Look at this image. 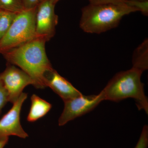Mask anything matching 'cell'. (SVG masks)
Wrapping results in <instances>:
<instances>
[{
    "instance_id": "cell-1",
    "label": "cell",
    "mask_w": 148,
    "mask_h": 148,
    "mask_svg": "<svg viewBox=\"0 0 148 148\" xmlns=\"http://www.w3.org/2000/svg\"><path fill=\"white\" fill-rule=\"evenodd\" d=\"M46 42L43 39L36 38L2 54L7 63L18 66L27 73L38 89L47 87L46 75L53 69L46 52Z\"/></svg>"
},
{
    "instance_id": "cell-2",
    "label": "cell",
    "mask_w": 148,
    "mask_h": 148,
    "mask_svg": "<svg viewBox=\"0 0 148 148\" xmlns=\"http://www.w3.org/2000/svg\"><path fill=\"white\" fill-rule=\"evenodd\" d=\"M138 11L128 3H89L82 9L79 27L84 32L100 34L118 26L123 17Z\"/></svg>"
},
{
    "instance_id": "cell-3",
    "label": "cell",
    "mask_w": 148,
    "mask_h": 148,
    "mask_svg": "<svg viewBox=\"0 0 148 148\" xmlns=\"http://www.w3.org/2000/svg\"><path fill=\"white\" fill-rule=\"evenodd\" d=\"M143 73L132 67L116 74L101 91L104 100L119 102L132 98L139 110H144L148 114V99L141 79Z\"/></svg>"
},
{
    "instance_id": "cell-4",
    "label": "cell",
    "mask_w": 148,
    "mask_h": 148,
    "mask_svg": "<svg viewBox=\"0 0 148 148\" xmlns=\"http://www.w3.org/2000/svg\"><path fill=\"white\" fill-rule=\"evenodd\" d=\"M36 8L18 12L6 34L0 40L2 54L35 38Z\"/></svg>"
},
{
    "instance_id": "cell-5",
    "label": "cell",
    "mask_w": 148,
    "mask_h": 148,
    "mask_svg": "<svg viewBox=\"0 0 148 148\" xmlns=\"http://www.w3.org/2000/svg\"><path fill=\"white\" fill-rule=\"evenodd\" d=\"M103 101L104 97L101 91L97 95H82L64 101V110L58 120V125L63 126L69 121L88 113Z\"/></svg>"
},
{
    "instance_id": "cell-6",
    "label": "cell",
    "mask_w": 148,
    "mask_h": 148,
    "mask_svg": "<svg viewBox=\"0 0 148 148\" xmlns=\"http://www.w3.org/2000/svg\"><path fill=\"white\" fill-rule=\"evenodd\" d=\"M55 5L50 0H43L36 8V37L47 42L54 36L58 23Z\"/></svg>"
},
{
    "instance_id": "cell-7",
    "label": "cell",
    "mask_w": 148,
    "mask_h": 148,
    "mask_svg": "<svg viewBox=\"0 0 148 148\" xmlns=\"http://www.w3.org/2000/svg\"><path fill=\"white\" fill-rule=\"evenodd\" d=\"M0 80L8 92L9 102L12 103L17 100L26 86L34 85V81L27 73L8 63L5 71L0 73Z\"/></svg>"
},
{
    "instance_id": "cell-8",
    "label": "cell",
    "mask_w": 148,
    "mask_h": 148,
    "mask_svg": "<svg viewBox=\"0 0 148 148\" xmlns=\"http://www.w3.org/2000/svg\"><path fill=\"white\" fill-rule=\"evenodd\" d=\"M28 94L22 92L14 103L12 108L0 119V140L16 136L25 139L29 135L20 123V113L22 105L27 99Z\"/></svg>"
},
{
    "instance_id": "cell-9",
    "label": "cell",
    "mask_w": 148,
    "mask_h": 148,
    "mask_svg": "<svg viewBox=\"0 0 148 148\" xmlns=\"http://www.w3.org/2000/svg\"><path fill=\"white\" fill-rule=\"evenodd\" d=\"M45 83L46 86L50 87L62 98L63 101L82 95L71 83L60 75L54 69L48 72L46 75Z\"/></svg>"
},
{
    "instance_id": "cell-10",
    "label": "cell",
    "mask_w": 148,
    "mask_h": 148,
    "mask_svg": "<svg viewBox=\"0 0 148 148\" xmlns=\"http://www.w3.org/2000/svg\"><path fill=\"white\" fill-rule=\"evenodd\" d=\"M31 108L27 117L29 122H34L44 116L50 110L52 105L36 94L31 97Z\"/></svg>"
},
{
    "instance_id": "cell-11",
    "label": "cell",
    "mask_w": 148,
    "mask_h": 148,
    "mask_svg": "<svg viewBox=\"0 0 148 148\" xmlns=\"http://www.w3.org/2000/svg\"><path fill=\"white\" fill-rule=\"evenodd\" d=\"M132 68L142 72L148 69V40H144L134 51L132 56Z\"/></svg>"
},
{
    "instance_id": "cell-12",
    "label": "cell",
    "mask_w": 148,
    "mask_h": 148,
    "mask_svg": "<svg viewBox=\"0 0 148 148\" xmlns=\"http://www.w3.org/2000/svg\"><path fill=\"white\" fill-rule=\"evenodd\" d=\"M17 13L0 9V40L8 31Z\"/></svg>"
},
{
    "instance_id": "cell-13",
    "label": "cell",
    "mask_w": 148,
    "mask_h": 148,
    "mask_svg": "<svg viewBox=\"0 0 148 148\" xmlns=\"http://www.w3.org/2000/svg\"><path fill=\"white\" fill-rule=\"evenodd\" d=\"M0 9L15 13L24 10L22 0H0Z\"/></svg>"
},
{
    "instance_id": "cell-14",
    "label": "cell",
    "mask_w": 148,
    "mask_h": 148,
    "mask_svg": "<svg viewBox=\"0 0 148 148\" xmlns=\"http://www.w3.org/2000/svg\"><path fill=\"white\" fill-rule=\"evenodd\" d=\"M148 145V127L145 125L143 127L140 139L135 148H147Z\"/></svg>"
},
{
    "instance_id": "cell-15",
    "label": "cell",
    "mask_w": 148,
    "mask_h": 148,
    "mask_svg": "<svg viewBox=\"0 0 148 148\" xmlns=\"http://www.w3.org/2000/svg\"><path fill=\"white\" fill-rule=\"evenodd\" d=\"M8 102V92L0 80V114L1 113L3 108Z\"/></svg>"
},
{
    "instance_id": "cell-16",
    "label": "cell",
    "mask_w": 148,
    "mask_h": 148,
    "mask_svg": "<svg viewBox=\"0 0 148 148\" xmlns=\"http://www.w3.org/2000/svg\"><path fill=\"white\" fill-rule=\"evenodd\" d=\"M43 0H22L24 9H32L36 8Z\"/></svg>"
},
{
    "instance_id": "cell-17",
    "label": "cell",
    "mask_w": 148,
    "mask_h": 148,
    "mask_svg": "<svg viewBox=\"0 0 148 148\" xmlns=\"http://www.w3.org/2000/svg\"><path fill=\"white\" fill-rule=\"evenodd\" d=\"M90 3L94 4L106 3H128L130 1L126 0H88Z\"/></svg>"
},
{
    "instance_id": "cell-18",
    "label": "cell",
    "mask_w": 148,
    "mask_h": 148,
    "mask_svg": "<svg viewBox=\"0 0 148 148\" xmlns=\"http://www.w3.org/2000/svg\"><path fill=\"white\" fill-rule=\"evenodd\" d=\"M9 138L0 140V148H3L8 142Z\"/></svg>"
},
{
    "instance_id": "cell-19",
    "label": "cell",
    "mask_w": 148,
    "mask_h": 148,
    "mask_svg": "<svg viewBox=\"0 0 148 148\" xmlns=\"http://www.w3.org/2000/svg\"><path fill=\"white\" fill-rule=\"evenodd\" d=\"M127 1H146L148 0H126Z\"/></svg>"
},
{
    "instance_id": "cell-20",
    "label": "cell",
    "mask_w": 148,
    "mask_h": 148,
    "mask_svg": "<svg viewBox=\"0 0 148 148\" xmlns=\"http://www.w3.org/2000/svg\"><path fill=\"white\" fill-rule=\"evenodd\" d=\"M52 3H53L55 4H56V3L58 2V1H60V0H50Z\"/></svg>"
}]
</instances>
